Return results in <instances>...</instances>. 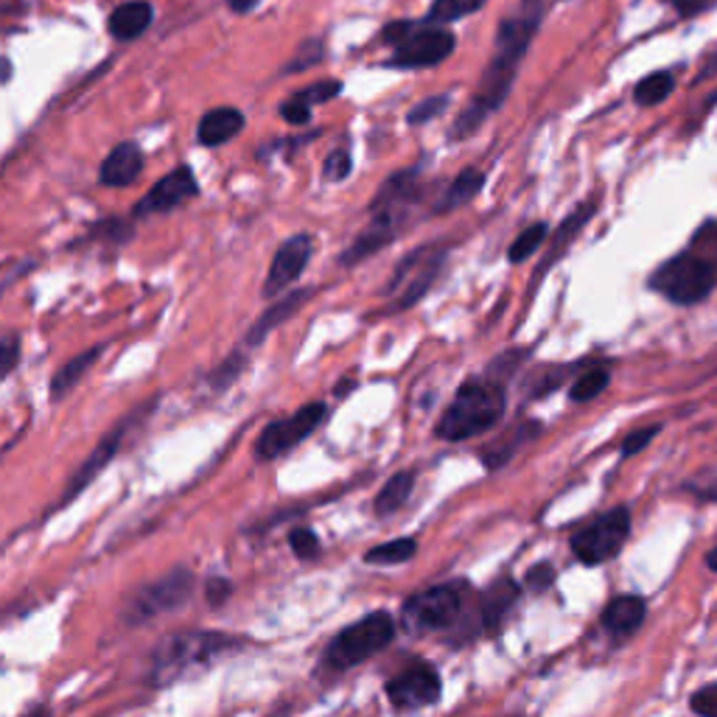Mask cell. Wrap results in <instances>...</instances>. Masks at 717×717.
Returning a JSON list of instances; mask_svg holds the SVG:
<instances>
[{"label": "cell", "mask_w": 717, "mask_h": 717, "mask_svg": "<svg viewBox=\"0 0 717 717\" xmlns=\"http://www.w3.org/2000/svg\"><path fill=\"white\" fill-rule=\"evenodd\" d=\"M542 20L544 0H519V3L499 20V28H496L494 37V57H490V62L485 65L469 107L454 118V124H451V141H463V137L474 135V132L508 101L510 87H513L515 76H519V65H522V59L524 53H527L533 37L538 34V28H542Z\"/></svg>", "instance_id": "obj_1"}, {"label": "cell", "mask_w": 717, "mask_h": 717, "mask_svg": "<svg viewBox=\"0 0 717 717\" xmlns=\"http://www.w3.org/2000/svg\"><path fill=\"white\" fill-rule=\"evenodd\" d=\"M717 287V222H704L690 247L651 275V289L676 306H695Z\"/></svg>", "instance_id": "obj_2"}, {"label": "cell", "mask_w": 717, "mask_h": 717, "mask_svg": "<svg viewBox=\"0 0 717 717\" xmlns=\"http://www.w3.org/2000/svg\"><path fill=\"white\" fill-rule=\"evenodd\" d=\"M505 387L496 378H469L460 390L454 392V401L449 410L440 415L435 426V435L449 443H463L469 437H479L499 424L505 415Z\"/></svg>", "instance_id": "obj_3"}, {"label": "cell", "mask_w": 717, "mask_h": 717, "mask_svg": "<svg viewBox=\"0 0 717 717\" xmlns=\"http://www.w3.org/2000/svg\"><path fill=\"white\" fill-rule=\"evenodd\" d=\"M381 42L392 48L385 68L417 71L435 68L454 53L457 37L449 26H435L429 20H392L381 28Z\"/></svg>", "instance_id": "obj_4"}, {"label": "cell", "mask_w": 717, "mask_h": 717, "mask_svg": "<svg viewBox=\"0 0 717 717\" xmlns=\"http://www.w3.org/2000/svg\"><path fill=\"white\" fill-rule=\"evenodd\" d=\"M235 647H242V640L228 636V633H177V636H169L163 645L157 647L155 656H151L149 681L155 686H169L177 679L189 676L191 670L210 665L222 653L235 651Z\"/></svg>", "instance_id": "obj_5"}, {"label": "cell", "mask_w": 717, "mask_h": 717, "mask_svg": "<svg viewBox=\"0 0 717 717\" xmlns=\"http://www.w3.org/2000/svg\"><path fill=\"white\" fill-rule=\"evenodd\" d=\"M449 258V250L443 244H421L404 255V262L398 264L396 272L390 275V283L385 287V294L390 297V306L385 308L387 314L406 312L415 306L440 278Z\"/></svg>", "instance_id": "obj_6"}, {"label": "cell", "mask_w": 717, "mask_h": 717, "mask_svg": "<svg viewBox=\"0 0 717 717\" xmlns=\"http://www.w3.org/2000/svg\"><path fill=\"white\" fill-rule=\"evenodd\" d=\"M471 600V586L465 581H449L432 586L426 592L412 594L401 608L406 628L415 633L446 631L463 622V613Z\"/></svg>", "instance_id": "obj_7"}, {"label": "cell", "mask_w": 717, "mask_h": 717, "mask_svg": "<svg viewBox=\"0 0 717 717\" xmlns=\"http://www.w3.org/2000/svg\"><path fill=\"white\" fill-rule=\"evenodd\" d=\"M396 636V622L387 611H373L367 613L365 620L353 622L345 631H340L326 647V665L331 670L342 672L351 667L362 665L378 651H385Z\"/></svg>", "instance_id": "obj_8"}, {"label": "cell", "mask_w": 717, "mask_h": 717, "mask_svg": "<svg viewBox=\"0 0 717 717\" xmlns=\"http://www.w3.org/2000/svg\"><path fill=\"white\" fill-rule=\"evenodd\" d=\"M191 594H194V574L189 569H171L160 581L137 588L126 597L124 608H121V620L126 625H144L155 617L183 608L191 600Z\"/></svg>", "instance_id": "obj_9"}, {"label": "cell", "mask_w": 717, "mask_h": 717, "mask_svg": "<svg viewBox=\"0 0 717 717\" xmlns=\"http://www.w3.org/2000/svg\"><path fill=\"white\" fill-rule=\"evenodd\" d=\"M628 535H631V513L625 508H613L597 522L583 527L581 533L572 535V552L586 567H597V563L611 561L613 555L620 552Z\"/></svg>", "instance_id": "obj_10"}, {"label": "cell", "mask_w": 717, "mask_h": 717, "mask_svg": "<svg viewBox=\"0 0 717 717\" xmlns=\"http://www.w3.org/2000/svg\"><path fill=\"white\" fill-rule=\"evenodd\" d=\"M328 406L323 401H312V404L301 406L294 415L281 417V421H272L267 429L262 432V437L255 440V457L269 463V460H278L287 451H292L294 446H301L308 435H312L317 426L326 421Z\"/></svg>", "instance_id": "obj_11"}, {"label": "cell", "mask_w": 717, "mask_h": 717, "mask_svg": "<svg viewBox=\"0 0 717 717\" xmlns=\"http://www.w3.org/2000/svg\"><path fill=\"white\" fill-rule=\"evenodd\" d=\"M199 196V183H196V174L191 166H177L171 169L163 180H157L149 191H146L141 199L132 208L135 219H146V216L155 214H169V210L180 208L189 199Z\"/></svg>", "instance_id": "obj_12"}, {"label": "cell", "mask_w": 717, "mask_h": 717, "mask_svg": "<svg viewBox=\"0 0 717 717\" xmlns=\"http://www.w3.org/2000/svg\"><path fill=\"white\" fill-rule=\"evenodd\" d=\"M424 199V163L390 174L373 194L367 214H396L410 222V210Z\"/></svg>", "instance_id": "obj_13"}, {"label": "cell", "mask_w": 717, "mask_h": 717, "mask_svg": "<svg viewBox=\"0 0 717 717\" xmlns=\"http://www.w3.org/2000/svg\"><path fill=\"white\" fill-rule=\"evenodd\" d=\"M440 692H443L440 672L429 665L410 667V670H404L387 684V698L401 712L424 709V706L437 704V701H440Z\"/></svg>", "instance_id": "obj_14"}, {"label": "cell", "mask_w": 717, "mask_h": 717, "mask_svg": "<svg viewBox=\"0 0 717 717\" xmlns=\"http://www.w3.org/2000/svg\"><path fill=\"white\" fill-rule=\"evenodd\" d=\"M141 417H144V412H130V415H126L124 421L116 426V429L107 432V435L101 437V443L93 449V454L87 457L85 463L78 465L76 474L68 479L65 494L59 496V508H65L68 502H73V499H76V496L82 494V490H85L87 485H90L93 479H96V476L112 463V457L118 454V449H121V443H124V437L130 435V426H135V421H141Z\"/></svg>", "instance_id": "obj_15"}, {"label": "cell", "mask_w": 717, "mask_h": 717, "mask_svg": "<svg viewBox=\"0 0 717 717\" xmlns=\"http://www.w3.org/2000/svg\"><path fill=\"white\" fill-rule=\"evenodd\" d=\"M314 253V239L308 233H297L278 247L272 264H269L267 281H264V297H275V294L287 292L289 287L301 281V275L306 272L308 262Z\"/></svg>", "instance_id": "obj_16"}, {"label": "cell", "mask_w": 717, "mask_h": 717, "mask_svg": "<svg viewBox=\"0 0 717 717\" xmlns=\"http://www.w3.org/2000/svg\"><path fill=\"white\" fill-rule=\"evenodd\" d=\"M406 228V219L396 214H370V224L351 242V247L340 255L342 267H353V264L365 262L373 253L385 250L398 239V233Z\"/></svg>", "instance_id": "obj_17"}, {"label": "cell", "mask_w": 717, "mask_h": 717, "mask_svg": "<svg viewBox=\"0 0 717 717\" xmlns=\"http://www.w3.org/2000/svg\"><path fill=\"white\" fill-rule=\"evenodd\" d=\"M519 594H522V586H519L513 578H508V574H502L499 581L490 583L488 592L483 594V600L476 603L474 631H499L508 611L515 606V600H519Z\"/></svg>", "instance_id": "obj_18"}, {"label": "cell", "mask_w": 717, "mask_h": 717, "mask_svg": "<svg viewBox=\"0 0 717 717\" xmlns=\"http://www.w3.org/2000/svg\"><path fill=\"white\" fill-rule=\"evenodd\" d=\"M342 82L340 78H320V82H314V85L303 87V90L292 93L289 98H283L278 112L287 124L292 126H306L312 121V107L317 105H328L333 98L342 93Z\"/></svg>", "instance_id": "obj_19"}, {"label": "cell", "mask_w": 717, "mask_h": 717, "mask_svg": "<svg viewBox=\"0 0 717 717\" xmlns=\"http://www.w3.org/2000/svg\"><path fill=\"white\" fill-rule=\"evenodd\" d=\"M144 149L135 141H124V144L112 146L110 155L105 157V163L98 169V180H101V185H110V189H126L144 174Z\"/></svg>", "instance_id": "obj_20"}, {"label": "cell", "mask_w": 717, "mask_h": 717, "mask_svg": "<svg viewBox=\"0 0 717 717\" xmlns=\"http://www.w3.org/2000/svg\"><path fill=\"white\" fill-rule=\"evenodd\" d=\"M594 214H597V203H594V199H588V203L578 205V208H574L572 214H569L567 219H563L561 228H558V233L552 235V244H549L547 255H544L542 267L535 269V275H533V287H535V283H538V281H542L544 275H547L549 269H552V264L558 262V258H561L563 253H567L569 244H572L574 239H578V233H581V230L586 228L588 222H592V216H594Z\"/></svg>", "instance_id": "obj_21"}, {"label": "cell", "mask_w": 717, "mask_h": 717, "mask_svg": "<svg viewBox=\"0 0 717 717\" xmlns=\"http://www.w3.org/2000/svg\"><path fill=\"white\" fill-rule=\"evenodd\" d=\"M244 124H247V118H244L242 110H235V107H214L196 124V141H199V146L216 149V146L233 141L244 130Z\"/></svg>", "instance_id": "obj_22"}, {"label": "cell", "mask_w": 717, "mask_h": 717, "mask_svg": "<svg viewBox=\"0 0 717 717\" xmlns=\"http://www.w3.org/2000/svg\"><path fill=\"white\" fill-rule=\"evenodd\" d=\"M647 606L642 597L636 594H622V597H613L611 603L603 611V628H606L611 636L617 640H625L631 633H636L645 622Z\"/></svg>", "instance_id": "obj_23"}, {"label": "cell", "mask_w": 717, "mask_h": 717, "mask_svg": "<svg viewBox=\"0 0 717 717\" xmlns=\"http://www.w3.org/2000/svg\"><path fill=\"white\" fill-rule=\"evenodd\" d=\"M312 297V289H294V292H289L287 297H281L278 303H269L267 312L255 320V326L247 331V340H244V345L247 348H255L262 345L264 340L269 337V331H275L278 326H283V323L292 317L294 312H301L303 303Z\"/></svg>", "instance_id": "obj_24"}, {"label": "cell", "mask_w": 717, "mask_h": 717, "mask_svg": "<svg viewBox=\"0 0 717 717\" xmlns=\"http://www.w3.org/2000/svg\"><path fill=\"white\" fill-rule=\"evenodd\" d=\"M151 20H155V9H151L149 0H126L110 14L107 28L118 42H132L151 26Z\"/></svg>", "instance_id": "obj_25"}, {"label": "cell", "mask_w": 717, "mask_h": 717, "mask_svg": "<svg viewBox=\"0 0 717 717\" xmlns=\"http://www.w3.org/2000/svg\"><path fill=\"white\" fill-rule=\"evenodd\" d=\"M483 189H485V171L476 169V166H465V169L451 180L449 189L437 196L435 205H432V214L443 216L457 208H463V205H469L471 199H476Z\"/></svg>", "instance_id": "obj_26"}, {"label": "cell", "mask_w": 717, "mask_h": 717, "mask_svg": "<svg viewBox=\"0 0 717 717\" xmlns=\"http://www.w3.org/2000/svg\"><path fill=\"white\" fill-rule=\"evenodd\" d=\"M101 351H105V345H96L90 348V351L78 353V356H73L68 365H62L57 370V376L51 378V398L53 401H59V398H65L68 392L73 390V387L82 381V378L87 376V370H90L93 365L98 362V356H101Z\"/></svg>", "instance_id": "obj_27"}, {"label": "cell", "mask_w": 717, "mask_h": 717, "mask_svg": "<svg viewBox=\"0 0 717 717\" xmlns=\"http://www.w3.org/2000/svg\"><path fill=\"white\" fill-rule=\"evenodd\" d=\"M412 490H415V471H398L396 476H390V483L381 488V494L376 496V513L378 515H392L410 502Z\"/></svg>", "instance_id": "obj_28"}, {"label": "cell", "mask_w": 717, "mask_h": 717, "mask_svg": "<svg viewBox=\"0 0 717 717\" xmlns=\"http://www.w3.org/2000/svg\"><path fill=\"white\" fill-rule=\"evenodd\" d=\"M538 432H542V424H535V421H530V424H524V426H519V429H513L510 432V435H505V440L502 443H496V446H490L488 451H485V469H499V465H505L508 463V460H513V454L519 449H522L524 443H527V440H533L535 435H538Z\"/></svg>", "instance_id": "obj_29"}, {"label": "cell", "mask_w": 717, "mask_h": 717, "mask_svg": "<svg viewBox=\"0 0 717 717\" xmlns=\"http://www.w3.org/2000/svg\"><path fill=\"white\" fill-rule=\"evenodd\" d=\"M672 87H676V76L670 71H656L633 87V101L640 107H656L670 98Z\"/></svg>", "instance_id": "obj_30"}, {"label": "cell", "mask_w": 717, "mask_h": 717, "mask_svg": "<svg viewBox=\"0 0 717 717\" xmlns=\"http://www.w3.org/2000/svg\"><path fill=\"white\" fill-rule=\"evenodd\" d=\"M488 0H432L426 20L435 26H451L457 20L469 17V14L479 12Z\"/></svg>", "instance_id": "obj_31"}, {"label": "cell", "mask_w": 717, "mask_h": 717, "mask_svg": "<svg viewBox=\"0 0 717 717\" xmlns=\"http://www.w3.org/2000/svg\"><path fill=\"white\" fill-rule=\"evenodd\" d=\"M415 538H392V542L367 549L365 561L373 563V567H396V563H404L410 561V558H415Z\"/></svg>", "instance_id": "obj_32"}, {"label": "cell", "mask_w": 717, "mask_h": 717, "mask_svg": "<svg viewBox=\"0 0 717 717\" xmlns=\"http://www.w3.org/2000/svg\"><path fill=\"white\" fill-rule=\"evenodd\" d=\"M549 235V224L547 222H535L530 228H524L522 233L515 235V242L510 244L508 250V262L510 264H524L533 253H538L544 242H547Z\"/></svg>", "instance_id": "obj_33"}, {"label": "cell", "mask_w": 717, "mask_h": 717, "mask_svg": "<svg viewBox=\"0 0 717 717\" xmlns=\"http://www.w3.org/2000/svg\"><path fill=\"white\" fill-rule=\"evenodd\" d=\"M608 381H611V373H608L606 367H592V370H586L578 376V381L572 385L569 398L578 401V404H581V401H592V398H597L603 390H606Z\"/></svg>", "instance_id": "obj_34"}, {"label": "cell", "mask_w": 717, "mask_h": 717, "mask_svg": "<svg viewBox=\"0 0 717 717\" xmlns=\"http://www.w3.org/2000/svg\"><path fill=\"white\" fill-rule=\"evenodd\" d=\"M449 107H451L449 93H435V96H426L424 101H417V105L412 107L410 116H406V124L410 126L429 124V121H435V118L443 116Z\"/></svg>", "instance_id": "obj_35"}, {"label": "cell", "mask_w": 717, "mask_h": 717, "mask_svg": "<svg viewBox=\"0 0 717 717\" xmlns=\"http://www.w3.org/2000/svg\"><path fill=\"white\" fill-rule=\"evenodd\" d=\"M323 59H326V48H323L320 39H306L303 46H297L294 57L283 65V73H303L308 68L320 65Z\"/></svg>", "instance_id": "obj_36"}, {"label": "cell", "mask_w": 717, "mask_h": 717, "mask_svg": "<svg viewBox=\"0 0 717 717\" xmlns=\"http://www.w3.org/2000/svg\"><path fill=\"white\" fill-rule=\"evenodd\" d=\"M85 239H90V242L105 239V242L112 244H124L132 239V224H126L124 219H101V222H96L90 230H87Z\"/></svg>", "instance_id": "obj_37"}, {"label": "cell", "mask_w": 717, "mask_h": 717, "mask_svg": "<svg viewBox=\"0 0 717 717\" xmlns=\"http://www.w3.org/2000/svg\"><path fill=\"white\" fill-rule=\"evenodd\" d=\"M244 367H247V358H244V353L242 351L230 353L228 362H222V365L216 367V370L208 376L210 387H214V390H228L235 378L242 376Z\"/></svg>", "instance_id": "obj_38"}, {"label": "cell", "mask_w": 717, "mask_h": 717, "mask_svg": "<svg viewBox=\"0 0 717 717\" xmlns=\"http://www.w3.org/2000/svg\"><path fill=\"white\" fill-rule=\"evenodd\" d=\"M527 356H530L527 348H510V351L499 353V356L490 362V367H488V373H485V376L496 378V381H505V378H508L510 373L515 370V367L522 365Z\"/></svg>", "instance_id": "obj_39"}, {"label": "cell", "mask_w": 717, "mask_h": 717, "mask_svg": "<svg viewBox=\"0 0 717 717\" xmlns=\"http://www.w3.org/2000/svg\"><path fill=\"white\" fill-rule=\"evenodd\" d=\"M289 547H292V552L301 558V561H312L314 555L320 552V538H317V533L308 527H294L292 533H289Z\"/></svg>", "instance_id": "obj_40"}, {"label": "cell", "mask_w": 717, "mask_h": 717, "mask_svg": "<svg viewBox=\"0 0 717 717\" xmlns=\"http://www.w3.org/2000/svg\"><path fill=\"white\" fill-rule=\"evenodd\" d=\"M353 171V160L345 149H337L326 157V163H323V177H326L328 183H342L348 180Z\"/></svg>", "instance_id": "obj_41"}, {"label": "cell", "mask_w": 717, "mask_h": 717, "mask_svg": "<svg viewBox=\"0 0 717 717\" xmlns=\"http://www.w3.org/2000/svg\"><path fill=\"white\" fill-rule=\"evenodd\" d=\"M552 583H555L552 563H538V567L530 569L527 578H524V586L533 588V592H547Z\"/></svg>", "instance_id": "obj_42"}, {"label": "cell", "mask_w": 717, "mask_h": 717, "mask_svg": "<svg viewBox=\"0 0 717 717\" xmlns=\"http://www.w3.org/2000/svg\"><path fill=\"white\" fill-rule=\"evenodd\" d=\"M665 3H670V7L676 9V14L684 20L698 17V14L709 12V9L717 7V0H665Z\"/></svg>", "instance_id": "obj_43"}, {"label": "cell", "mask_w": 717, "mask_h": 717, "mask_svg": "<svg viewBox=\"0 0 717 717\" xmlns=\"http://www.w3.org/2000/svg\"><path fill=\"white\" fill-rule=\"evenodd\" d=\"M692 709L698 712L701 717H717V684L695 692V695H692Z\"/></svg>", "instance_id": "obj_44"}, {"label": "cell", "mask_w": 717, "mask_h": 717, "mask_svg": "<svg viewBox=\"0 0 717 717\" xmlns=\"http://www.w3.org/2000/svg\"><path fill=\"white\" fill-rule=\"evenodd\" d=\"M230 592H233V583L224 581V578H208V581H205V597H208L210 606H222V603H228Z\"/></svg>", "instance_id": "obj_45"}, {"label": "cell", "mask_w": 717, "mask_h": 717, "mask_svg": "<svg viewBox=\"0 0 717 717\" xmlns=\"http://www.w3.org/2000/svg\"><path fill=\"white\" fill-rule=\"evenodd\" d=\"M656 435H659V426H647V429H640V432H633V435H628L625 443H622V457H631V454H636V451H642Z\"/></svg>", "instance_id": "obj_46"}, {"label": "cell", "mask_w": 717, "mask_h": 717, "mask_svg": "<svg viewBox=\"0 0 717 717\" xmlns=\"http://www.w3.org/2000/svg\"><path fill=\"white\" fill-rule=\"evenodd\" d=\"M17 362H20V340L17 333H9L7 340H3V362H0L3 376H9V373L17 367Z\"/></svg>", "instance_id": "obj_47"}, {"label": "cell", "mask_w": 717, "mask_h": 717, "mask_svg": "<svg viewBox=\"0 0 717 717\" xmlns=\"http://www.w3.org/2000/svg\"><path fill=\"white\" fill-rule=\"evenodd\" d=\"M258 3H262V0H228V7H230V12H233V14L253 12V9L258 7Z\"/></svg>", "instance_id": "obj_48"}, {"label": "cell", "mask_w": 717, "mask_h": 717, "mask_svg": "<svg viewBox=\"0 0 717 717\" xmlns=\"http://www.w3.org/2000/svg\"><path fill=\"white\" fill-rule=\"evenodd\" d=\"M686 488L695 490V494L704 496V499H717V479H712V483H706V485L690 483V485H686Z\"/></svg>", "instance_id": "obj_49"}, {"label": "cell", "mask_w": 717, "mask_h": 717, "mask_svg": "<svg viewBox=\"0 0 717 717\" xmlns=\"http://www.w3.org/2000/svg\"><path fill=\"white\" fill-rule=\"evenodd\" d=\"M715 73H717V51H715V53H709V57H706V62H704V71H701L698 82H704V78L715 76Z\"/></svg>", "instance_id": "obj_50"}, {"label": "cell", "mask_w": 717, "mask_h": 717, "mask_svg": "<svg viewBox=\"0 0 717 717\" xmlns=\"http://www.w3.org/2000/svg\"><path fill=\"white\" fill-rule=\"evenodd\" d=\"M351 387H353V378H345V381L337 387V392H340V396H348V390H351Z\"/></svg>", "instance_id": "obj_51"}, {"label": "cell", "mask_w": 717, "mask_h": 717, "mask_svg": "<svg viewBox=\"0 0 717 717\" xmlns=\"http://www.w3.org/2000/svg\"><path fill=\"white\" fill-rule=\"evenodd\" d=\"M9 78H12V62L3 59V82H9Z\"/></svg>", "instance_id": "obj_52"}, {"label": "cell", "mask_w": 717, "mask_h": 717, "mask_svg": "<svg viewBox=\"0 0 717 717\" xmlns=\"http://www.w3.org/2000/svg\"><path fill=\"white\" fill-rule=\"evenodd\" d=\"M706 563H709V569H715L717 572V549H712L709 558H706Z\"/></svg>", "instance_id": "obj_53"}, {"label": "cell", "mask_w": 717, "mask_h": 717, "mask_svg": "<svg viewBox=\"0 0 717 717\" xmlns=\"http://www.w3.org/2000/svg\"><path fill=\"white\" fill-rule=\"evenodd\" d=\"M26 717H51V712H48V709H34V712H28Z\"/></svg>", "instance_id": "obj_54"}]
</instances>
